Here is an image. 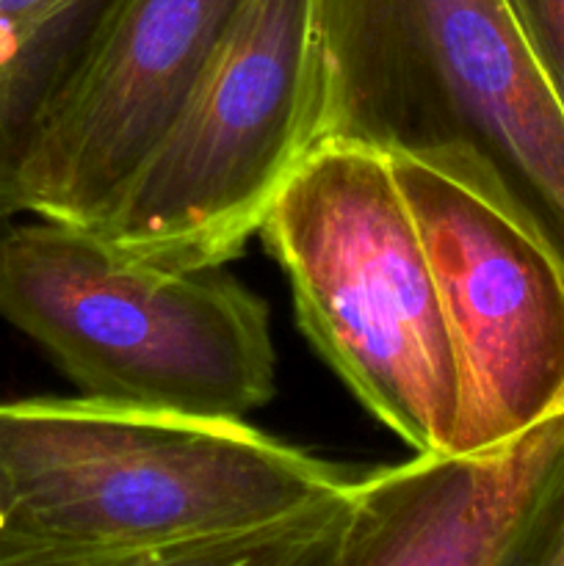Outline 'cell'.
Listing matches in <instances>:
<instances>
[{
  "label": "cell",
  "mask_w": 564,
  "mask_h": 566,
  "mask_svg": "<svg viewBox=\"0 0 564 566\" xmlns=\"http://www.w3.org/2000/svg\"><path fill=\"white\" fill-rule=\"evenodd\" d=\"M352 484L247 420L0 401L11 566H330Z\"/></svg>",
  "instance_id": "cell-1"
},
{
  "label": "cell",
  "mask_w": 564,
  "mask_h": 566,
  "mask_svg": "<svg viewBox=\"0 0 564 566\" xmlns=\"http://www.w3.org/2000/svg\"><path fill=\"white\" fill-rule=\"evenodd\" d=\"M0 318L94 401L243 420L276 392L269 304L219 269H171L75 221L0 224Z\"/></svg>",
  "instance_id": "cell-2"
},
{
  "label": "cell",
  "mask_w": 564,
  "mask_h": 566,
  "mask_svg": "<svg viewBox=\"0 0 564 566\" xmlns=\"http://www.w3.org/2000/svg\"><path fill=\"white\" fill-rule=\"evenodd\" d=\"M258 235L291 282L299 326L354 398L415 453L453 451L462 374L390 155L318 138Z\"/></svg>",
  "instance_id": "cell-3"
},
{
  "label": "cell",
  "mask_w": 564,
  "mask_h": 566,
  "mask_svg": "<svg viewBox=\"0 0 564 566\" xmlns=\"http://www.w3.org/2000/svg\"><path fill=\"white\" fill-rule=\"evenodd\" d=\"M318 138L464 153L564 249V103L512 0H315Z\"/></svg>",
  "instance_id": "cell-4"
},
{
  "label": "cell",
  "mask_w": 564,
  "mask_h": 566,
  "mask_svg": "<svg viewBox=\"0 0 564 566\" xmlns=\"http://www.w3.org/2000/svg\"><path fill=\"white\" fill-rule=\"evenodd\" d=\"M315 0H241L191 92L94 230L171 269H219L318 142Z\"/></svg>",
  "instance_id": "cell-5"
},
{
  "label": "cell",
  "mask_w": 564,
  "mask_h": 566,
  "mask_svg": "<svg viewBox=\"0 0 564 566\" xmlns=\"http://www.w3.org/2000/svg\"><path fill=\"white\" fill-rule=\"evenodd\" d=\"M462 374L453 451L498 446L564 407V249L481 160L393 153Z\"/></svg>",
  "instance_id": "cell-6"
},
{
  "label": "cell",
  "mask_w": 564,
  "mask_h": 566,
  "mask_svg": "<svg viewBox=\"0 0 564 566\" xmlns=\"http://www.w3.org/2000/svg\"><path fill=\"white\" fill-rule=\"evenodd\" d=\"M241 0H116L33 147L20 213L92 227L177 114Z\"/></svg>",
  "instance_id": "cell-7"
},
{
  "label": "cell",
  "mask_w": 564,
  "mask_h": 566,
  "mask_svg": "<svg viewBox=\"0 0 564 566\" xmlns=\"http://www.w3.org/2000/svg\"><path fill=\"white\" fill-rule=\"evenodd\" d=\"M564 451V407L481 451L415 453L352 484L330 566H518Z\"/></svg>",
  "instance_id": "cell-8"
},
{
  "label": "cell",
  "mask_w": 564,
  "mask_h": 566,
  "mask_svg": "<svg viewBox=\"0 0 564 566\" xmlns=\"http://www.w3.org/2000/svg\"><path fill=\"white\" fill-rule=\"evenodd\" d=\"M116 0H0V221L20 213V180L39 136Z\"/></svg>",
  "instance_id": "cell-9"
},
{
  "label": "cell",
  "mask_w": 564,
  "mask_h": 566,
  "mask_svg": "<svg viewBox=\"0 0 564 566\" xmlns=\"http://www.w3.org/2000/svg\"><path fill=\"white\" fill-rule=\"evenodd\" d=\"M518 566H564V451L542 492Z\"/></svg>",
  "instance_id": "cell-10"
},
{
  "label": "cell",
  "mask_w": 564,
  "mask_h": 566,
  "mask_svg": "<svg viewBox=\"0 0 564 566\" xmlns=\"http://www.w3.org/2000/svg\"><path fill=\"white\" fill-rule=\"evenodd\" d=\"M518 20L564 103V0H512Z\"/></svg>",
  "instance_id": "cell-11"
},
{
  "label": "cell",
  "mask_w": 564,
  "mask_h": 566,
  "mask_svg": "<svg viewBox=\"0 0 564 566\" xmlns=\"http://www.w3.org/2000/svg\"><path fill=\"white\" fill-rule=\"evenodd\" d=\"M0 566H11V547H9V534H6L3 514H0Z\"/></svg>",
  "instance_id": "cell-12"
},
{
  "label": "cell",
  "mask_w": 564,
  "mask_h": 566,
  "mask_svg": "<svg viewBox=\"0 0 564 566\" xmlns=\"http://www.w3.org/2000/svg\"><path fill=\"white\" fill-rule=\"evenodd\" d=\"M0 224H3V221H0Z\"/></svg>",
  "instance_id": "cell-13"
}]
</instances>
